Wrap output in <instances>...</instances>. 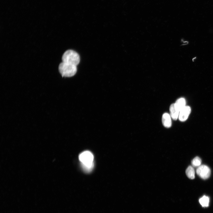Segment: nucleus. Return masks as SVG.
I'll use <instances>...</instances> for the list:
<instances>
[{"instance_id":"obj_1","label":"nucleus","mask_w":213,"mask_h":213,"mask_svg":"<svg viewBox=\"0 0 213 213\" xmlns=\"http://www.w3.org/2000/svg\"><path fill=\"white\" fill-rule=\"evenodd\" d=\"M79 159L84 170L88 172L92 171L94 166V156L90 151H86L80 154Z\"/></svg>"},{"instance_id":"obj_2","label":"nucleus","mask_w":213,"mask_h":213,"mask_svg":"<svg viewBox=\"0 0 213 213\" xmlns=\"http://www.w3.org/2000/svg\"><path fill=\"white\" fill-rule=\"evenodd\" d=\"M59 70L62 77H71L76 73L77 66L62 62L59 65Z\"/></svg>"},{"instance_id":"obj_3","label":"nucleus","mask_w":213,"mask_h":213,"mask_svg":"<svg viewBox=\"0 0 213 213\" xmlns=\"http://www.w3.org/2000/svg\"><path fill=\"white\" fill-rule=\"evenodd\" d=\"M62 59L63 62L70 63L76 66L78 65L80 62L79 55L72 50H68L66 51L62 56Z\"/></svg>"},{"instance_id":"obj_4","label":"nucleus","mask_w":213,"mask_h":213,"mask_svg":"<svg viewBox=\"0 0 213 213\" xmlns=\"http://www.w3.org/2000/svg\"><path fill=\"white\" fill-rule=\"evenodd\" d=\"M196 172L197 175L202 179H206L210 176L211 171L210 168L205 165H201L197 169Z\"/></svg>"},{"instance_id":"obj_5","label":"nucleus","mask_w":213,"mask_h":213,"mask_svg":"<svg viewBox=\"0 0 213 213\" xmlns=\"http://www.w3.org/2000/svg\"><path fill=\"white\" fill-rule=\"evenodd\" d=\"M191 112V109L189 106H186L179 112V119L182 122L185 121L188 119Z\"/></svg>"},{"instance_id":"obj_6","label":"nucleus","mask_w":213,"mask_h":213,"mask_svg":"<svg viewBox=\"0 0 213 213\" xmlns=\"http://www.w3.org/2000/svg\"><path fill=\"white\" fill-rule=\"evenodd\" d=\"M162 122L164 127L167 128L171 127L172 125L171 117L167 113L163 114L162 117Z\"/></svg>"},{"instance_id":"obj_7","label":"nucleus","mask_w":213,"mask_h":213,"mask_svg":"<svg viewBox=\"0 0 213 213\" xmlns=\"http://www.w3.org/2000/svg\"><path fill=\"white\" fill-rule=\"evenodd\" d=\"M169 110L171 118L174 120H177L179 119L180 111L176 107L175 103L171 105Z\"/></svg>"},{"instance_id":"obj_8","label":"nucleus","mask_w":213,"mask_h":213,"mask_svg":"<svg viewBox=\"0 0 213 213\" xmlns=\"http://www.w3.org/2000/svg\"><path fill=\"white\" fill-rule=\"evenodd\" d=\"M175 104L177 108L180 111L186 106V100L184 98H181L177 100Z\"/></svg>"},{"instance_id":"obj_9","label":"nucleus","mask_w":213,"mask_h":213,"mask_svg":"<svg viewBox=\"0 0 213 213\" xmlns=\"http://www.w3.org/2000/svg\"><path fill=\"white\" fill-rule=\"evenodd\" d=\"M186 173L187 177L189 179H195V171L192 166H189L186 170Z\"/></svg>"},{"instance_id":"obj_10","label":"nucleus","mask_w":213,"mask_h":213,"mask_svg":"<svg viewBox=\"0 0 213 213\" xmlns=\"http://www.w3.org/2000/svg\"><path fill=\"white\" fill-rule=\"evenodd\" d=\"M199 202L203 207H208L209 204V198L208 197L203 196L200 199Z\"/></svg>"},{"instance_id":"obj_11","label":"nucleus","mask_w":213,"mask_h":213,"mask_svg":"<svg viewBox=\"0 0 213 213\" xmlns=\"http://www.w3.org/2000/svg\"><path fill=\"white\" fill-rule=\"evenodd\" d=\"M201 159L198 157L195 158L191 161L192 165L194 167H199L201 165Z\"/></svg>"}]
</instances>
